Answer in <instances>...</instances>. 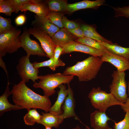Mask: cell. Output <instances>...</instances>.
<instances>
[{"mask_svg":"<svg viewBox=\"0 0 129 129\" xmlns=\"http://www.w3.org/2000/svg\"><path fill=\"white\" fill-rule=\"evenodd\" d=\"M11 91L15 105L23 109H40L46 113L49 111L52 104L49 97L35 92L26 86L24 81L13 86Z\"/></svg>","mask_w":129,"mask_h":129,"instance_id":"1","label":"cell"},{"mask_svg":"<svg viewBox=\"0 0 129 129\" xmlns=\"http://www.w3.org/2000/svg\"><path fill=\"white\" fill-rule=\"evenodd\" d=\"M103 63L101 57L91 56L68 67L63 74L77 76L80 81H88L96 78Z\"/></svg>","mask_w":129,"mask_h":129,"instance_id":"2","label":"cell"},{"mask_svg":"<svg viewBox=\"0 0 129 129\" xmlns=\"http://www.w3.org/2000/svg\"><path fill=\"white\" fill-rule=\"evenodd\" d=\"M74 76L65 75L60 73L41 75L39 76V82H35L33 86L36 88H41L43 91L44 95L49 97L54 93L55 89L60 85L63 84H69Z\"/></svg>","mask_w":129,"mask_h":129,"instance_id":"3","label":"cell"},{"mask_svg":"<svg viewBox=\"0 0 129 129\" xmlns=\"http://www.w3.org/2000/svg\"><path fill=\"white\" fill-rule=\"evenodd\" d=\"M88 97L94 108L104 112L110 106H121L124 103L117 99L112 93H107L101 90L99 87L93 88L89 93Z\"/></svg>","mask_w":129,"mask_h":129,"instance_id":"4","label":"cell"},{"mask_svg":"<svg viewBox=\"0 0 129 129\" xmlns=\"http://www.w3.org/2000/svg\"><path fill=\"white\" fill-rule=\"evenodd\" d=\"M21 30L16 27L9 32L0 34V56L2 57L7 53H13L21 47L19 41Z\"/></svg>","mask_w":129,"mask_h":129,"instance_id":"5","label":"cell"},{"mask_svg":"<svg viewBox=\"0 0 129 129\" xmlns=\"http://www.w3.org/2000/svg\"><path fill=\"white\" fill-rule=\"evenodd\" d=\"M124 72L114 70L112 75L113 78L109 87L110 93L118 100L125 103L128 95L127 93V83Z\"/></svg>","mask_w":129,"mask_h":129,"instance_id":"6","label":"cell"},{"mask_svg":"<svg viewBox=\"0 0 129 129\" xmlns=\"http://www.w3.org/2000/svg\"><path fill=\"white\" fill-rule=\"evenodd\" d=\"M29 57L27 55L22 57L19 60L16 66L18 73L22 80L27 83L30 80L34 82L38 79V69L35 67L30 62Z\"/></svg>","mask_w":129,"mask_h":129,"instance_id":"7","label":"cell"},{"mask_svg":"<svg viewBox=\"0 0 129 129\" xmlns=\"http://www.w3.org/2000/svg\"><path fill=\"white\" fill-rule=\"evenodd\" d=\"M30 34L29 29L26 28H24L19 38L21 47L26 52L27 55L29 57L31 55H37L39 57L46 56V53L39 43L30 38Z\"/></svg>","mask_w":129,"mask_h":129,"instance_id":"8","label":"cell"},{"mask_svg":"<svg viewBox=\"0 0 129 129\" xmlns=\"http://www.w3.org/2000/svg\"><path fill=\"white\" fill-rule=\"evenodd\" d=\"M30 33L33 35L39 41L43 49L49 58L54 57V50L57 45L51 38L47 33L36 27L30 28Z\"/></svg>","mask_w":129,"mask_h":129,"instance_id":"9","label":"cell"},{"mask_svg":"<svg viewBox=\"0 0 129 129\" xmlns=\"http://www.w3.org/2000/svg\"><path fill=\"white\" fill-rule=\"evenodd\" d=\"M62 47L63 50L62 54L73 52H79L91 56L101 57L105 53L75 41L71 42Z\"/></svg>","mask_w":129,"mask_h":129,"instance_id":"10","label":"cell"},{"mask_svg":"<svg viewBox=\"0 0 129 129\" xmlns=\"http://www.w3.org/2000/svg\"><path fill=\"white\" fill-rule=\"evenodd\" d=\"M101 58L103 62H108L115 67L119 72L129 70V60L124 57L109 51L105 52Z\"/></svg>","mask_w":129,"mask_h":129,"instance_id":"11","label":"cell"},{"mask_svg":"<svg viewBox=\"0 0 129 129\" xmlns=\"http://www.w3.org/2000/svg\"><path fill=\"white\" fill-rule=\"evenodd\" d=\"M35 19L32 22L33 27L38 28L48 34L51 38L60 29L46 16L35 15Z\"/></svg>","mask_w":129,"mask_h":129,"instance_id":"12","label":"cell"},{"mask_svg":"<svg viewBox=\"0 0 129 129\" xmlns=\"http://www.w3.org/2000/svg\"><path fill=\"white\" fill-rule=\"evenodd\" d=\"M68 85L69 90V92L61 107L62 110H63V112L61 115L64 119L74 117L76 120H80L74 111L75 102L73 91L69 84Z\"/></svg>","mask_w":129,"mask_h":129,"instance_id":"13","label":"cell"},{"mask_svg":"<svg viewBox=\"0 0 129 129\" xmlns=\"http://www.w3.org/2000/svg\"><path fill=\"white\" fill-rule=\"evenodd\" d=\"M110 120L105 112L99 110L95 111L91 114V125L94 129H108L109 128L107 122Z\"/></svg>","mask_w":129,"mask_h":129,"instance_id":"14","label":"cell"},{"mask_svg":"<svg viewBox=\"0 0 129 129\" xmlns=\"http://www.w3.org/2000/svg\"><path fill=\"white\" fill-rule=\"evenodd\" d=\"M105 2L104 0H85L73 4H67V11L70 13H73L81 9L89 8L96 9L104 5Z\"/></svg>","mask_w":129,"mask_h":129,"instance_id":"15","label":"cell"},{"mask_svg":"<svg viewBox=\"0 0 129 129\" xmlns=\"http://www.w3.org/2000/svg\"><path fill=\"white\" fill-rule=\"evenodd\" d=\"M49 113L42 112L39 121L37 124H41L45 127L58 128L63 122L64 119L61 115L49 111Z\"/></svg>","mask_w":129,"mask_h":129,"instance_id":"16","label":"cell"},{"mask_svg":"<svg viewBox=\"0 0 129 129\" xmlns=\"http://www.w3.org/2000/svg\"><path fill=\"white\" fill-rule=\"evenodd\" d=\"M75 37L66 29L60 28L51 37L57 46L62 47L73 41H75Z\"/></svg>","mask_w":129,"mask_h":129,"instance_id":"17","label":"cell"},{"mask_svg":"<svg viewBox=\"0 0 129 129\" xmlns=\"http://www.w3.org/2000/svg\"><path fill=\"white\" fill-rule=\"evenodd\" d=\"M5 90L4 93L0 97V116H1L6 112L11 110H16L22 109L21 107L11 104L8 100L9 96L12 94L9 88L10 83L8 80Z\"/></svg>","mask_w":129,"mask_h":129,"instance_id":"18","label":"cell"},{"mask_svg":"<svg viewBox=\"0 0 129 129\" xmlns=\"http://www.w3.org/2000/svg\"><path fill=\"white\" fill-rule=\"evenodd\" d=\"M58 87L60 90L58 92L57 99L54 104L51 107L49 111L61 115L63 112L61 108V106L68 95L69 90L68 88L67 89L66 86L63 84L60 85Z\"/></svg>","mask_w":129,"mask_h":129,"instance_id":"19","label":"cell"},{"mask_svg":"<svg viewBox=\"0 0 129 129\" xmlns=\"http://www.w3.org/2000/svg\"><path fill=\"white\" fill-rule=\"evenodd\" d=\"M21 11H29L39 16L46 17L50 11L48 7L43 3H29L24 5L21 8Z\"/></svg>","mask_w":129,"mask_h":129,"instance_id":"20","label":"cell"},{"mask_svg":"<svg viewBox=\"0 0 129 129\" xmlns=\"http://www.w3.org/2000/svg\"><path fill=\"white\" fill-rule=\"evenodd\" d=\"M83 31L85 37L100 42L112 44V42L102 36L98 33L96 29L90 26L83 25L81 27Z\"/></svg>","mask_w":129,"mask_h":129,"instance_id":"21","label":"cell"},{"mask_svg":"<svg viewBox=\"0 0 129 129\" xmlns=\"http://www.w3.org/2000/svg\"><path fill=\"white\" fill-rule=\"evenodd\" d=\"M100 42L109 52L129 60V48L123 47L116 44H110L104 42Z\"/></svg>","mask_w":129,"mask_h":129,"instance_id":"22","label":"cell"},{"mask_svg":"<svg viewBox=\"0 0 129 129\" xmlns=\"http://www.w3.org/2000/svg\"><path fill=\"white\" fill-rule=\"evenodd\" d=\"M33 66L35 68H38L42 67H48L52 70L54 71L57 67L64 66L65 64L61 59L58 61H55L53 57L49 58L46 61L40 62H35L32 63Z\"/></svg>","mask_w":129,"mask_h":129,"instance_id":"23","label":"cell"},{"mask_svg":"<svg viewBox=\"0 0 129 129\" xmlns=\"http://www.w3.org/2000/svg\"><path fill=\"white\" fill-rule=\"evenodd\" d=\"M27 113L24 117L25 124L29 125H32L36 122L37 123L41 119V115L39 114L36 108L27 110Z\"/></svg>","mask_w":129,"mask_h":129,"instance_id":"24","label":"cell"},{"mask_svg":"<svg viewBox=\"0 0 129 129\" xmlns=\"http://www.w3.org/2000/svg\"><path fill=\"white\" fill-rule=\"evenodd\" d=\"M76 41L85 44L99 51L106 52L109 51L100 42L91 38L85 37L78 38Z\"/></svg>","mask_w":129,"mask_h":129,"instance_id":"25","label":"cell"},{"mask_svg":"<svg viewBox=\"0 0 129 129\" xmlns=\"http://www.w3.org/2000/svg\"><path fill=\"white\" fill-rule=\"evenodd\" d=\"M49 10L51 11L62 12L67 11V1L63 0H51L47 2Z\"/></svg>","mask_w":129,"mask_h":129,"instance_id":"26","label":"cell"},{"mask_svg":"<svg viewBox=\"0 0 129 129\" xmlns=\"http://www.w3.org/2000/svg\"><path fill=\"white\" fill-rule=\"evenodd\" d=\"M63 16L62 13L50 11L46 17L55 25L61 28L64 27L62 22Z\"/></svg>","mask_w":129,"mask_h":129,"instance_id":"27","label":"cell"},{"mask_svg":"<svg viewBox=\"0 0 129 129\" xmlns=\"http://www.w3.org/2000/svg\"><path fill=\"white\" fill-rule=\"evenodd\" d=\"M15 27L12 25L10 19L0 16V34L11 31Z\"/></svg>","mask_w":129,"mask_h":129,"instance_id":"28","label":"cell"},{"mask_svg":"<svg viewBox=\"0 0 129 129\" xmlns=\"http://www.w3.org/2000/svg\"><path fill=\"white\" fill-rule=\"evenodd\" d=\"M15 10V13H17L25 4L29 3H40L41 1L38 0H8Z\"/></svg>","mask_w":129,"mask_h":129,"instance_id":"29","label":"cell"},{"mask_svg":"<svg viewBox=\"0 0 129 129\" xmlns=\"http://www.w3.org/2000/svg\"><path fill=\"white\" fill-rule=\"evenodd\" d=\"M14 12H15V10L8 0H0V13H4L8 16H11Z\"/></svg>","mask_w":129,"mask_h":129,"instance_id":"30","label":"cell"},{"mask_svg":"<svg viewBox=\"0 0 129 129\" xmlns=\"http://www.w3.org/2000/svg\"><path fill=\"white\" fill-rule=\"evenodd\" d=\"M114 129H129V113H126L124 118L118 123L115 122Z\"/></svg>","mask_w":129,"mask_h":129,"instance_id":"31","label":"cell"},{"mask_svg":"<svg viewBox=\"0 0 129 129\" xmlns=\"http://www.w3.org/2000/svg\"><path fill=\"white\" fill-rule=\"evenodd\" d=\"M115 12V17H125L129 18V5L122 7H113Z\"/></svg>","mask_w":129,"mask_h":129,"instance_id":"32","label":"cell"},{"mask_svg":"<svg viewBox=\"0 0 129 129\" xmlns=\"http://www.w3.org/2000/svg\"><path fill=\"white\" fill-rule=\"evenodd\" d=\"M62 22L63 27L67 29H72L79 27L78 23L69 20L64 16L62 18Z\"/></svg>","mask_w":129,"mask_h":129,"instance_id":"33","label":"cell"},{"mask_svg":"<svg viewBox=\"0 0 129 129\" xmlns=\"http://www.w3.org/2000/svg\"><path fill=\"white\" fill-rule=\"evenodd\" d=\"M71 33L78 38L85 37L83 30L81 27H78L72 29H67Z\"/></svg>","mask_w":129,"mask_h":129,"instance_id":"34","label":"cell"},{"mask_svg":"<svg viewBox=\"0 0 129 129\" xmlns=\"http://www.w3.org/2000/svg\"><path fill=\"white\" fill-rule=\"evenodd\" d=\"M26 21V16L24 14H21L15 18V22L17 26H21L24 25Z\"/></svg>","mask_w":129,"mask_h":129,"instance_id":"35","label":"cell"},{"mask_svg":"<svg viewBox=\"0 0 129 129\" xmlns=\"http://www.w3.org/2000/svg\"><path fill=\"white\" fill-rule=\"evenodd\" d=\"M63 49L62 47L59 46H57L54 52L53 57L54 60L56 61H59L60 59L59 58L62 54Z\"/></svg>","mask_w":129,"mask_h":129,"instance_id":"36","label":"cell"},{"mask_svg":"<svg viewBox=\"0 0 129 129\" xmlns=\"http://www.w3.org/2000/svg\"><path fill=\"white\" fill-rule=\"evenodd\" d=\"M128 88L129 94V97L128 98L126 102L123 105L121 106V107L124 111L129 113V81L128 82Z\"/></svg>","mask_w":129,"mask_h":129,"instance_id":"37","label":"cell"},{"mask_svg":"<svg viewBox=\"0 0 129 129\" xmlns=\"http://www.w3.org/2000/svg\"><path fill=\"white\" fill-rule=\"evenodd\" d=\"M0 66L5 71L7 75L8 79V72L6 68L5 63L3 60L2 59V57L0 56Z\"/></svg>","mask_w":129,"mask_h":129,"instance_id":"38","label":"cell"},{"mask_svg":"<svg viewBox=\"0 0 129 129\" xmlns=\"http://www.w3.org/2000/svg\"><path fill=\"white\" fill-rule=\"evenodd\" d=\"M89 128L88 126H86V128L85 129H89ZM73 129H81L79 126L77 125L76 127L73 128Z\"/></svg>","mask_w":129,"mask_h":129,"instance_id":"39","label":"cell"},{"mask_svg":"<svg viewBox=\"0 0 129 129\" xmlns=\"http://www.w3.org/2000/svg\"><path fill=\"white\" fill-rule=\"evenodd\" d=\"M45 129H51V127H45Z\"/></svg>","mask_w":129,"mask_h":129,"instance_id":"40","label":"cell"},{"mask_svg":"<svg viewBox=\"0 0 129 129\" xmlns=\"http://www.w3.org/2000/svg\"><path fill=\"white\" fill-rule=\"evenodd\" d=\"M89 129H90L89 128ZM108 129H112L111 128H109Z\"/></svg>","mask_w":129,"mask_h":129,"instance_id":"41","label":"cell"},{"mask_svg":"<svg viewBox=\"0 0 129 129\" xmlns=\"http://www.w3.org/2000/svg\"><path fill=\"white\" fill-rule=\"evenodd\" d=\"M32 129H35V128H32Z\"/></svg>","mask_w":129,"mask_h":129,"instance_id":"42","label":"cell"}]
</instances>
